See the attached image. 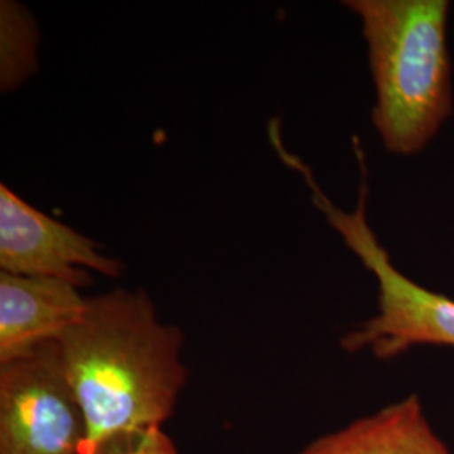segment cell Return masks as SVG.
Returning <instances> with one entry per match:
<instances>
[{
    "label": "cell",
    "instance_id": "cell-5",
    "mask_svg": "<svg viewBox=\"0 0 454 454\" xmlns=\"http://www.w3.org/2000/svg\"><path fill=\"white\" fill-rule=\"evenodd\" d=\"M0 270L9 275L56 278L82 288L93 283L90 271L118 278L125 264L0 184Z\"/></svg>",
    "mask_w": 454,
    "mask_h": 454
},
{
    "label": "cell",
    "instance_id": "cell-3",
    "mask_svg": "<svg viewBox=\"0 0 454 454\" xmlns=\"http://www.w3.org/2000/svg\"><path fill=\"white\" fill-rule=\"evenodd\" d=\"M268 138L283 163L307 182L315 207L340 234L347 247L377 278L379 313L360 325L357 330L345 335L341 339V347L348 352L367 348L380 360L399 357L418 345L454 347V300L424 288L395 270L389 253L379 243L367 221L371 189L365 152L360 138H352L354 153L360 167L357 206L352 212L337 207L322 191L311 167L285 146L279 121H271L268 125Z\"/></svg>",
    "mask_w": 454,
    "mask_h": 454
},
{
    "label": "cell",
    "instance_id": "cell-8",
    "mask_svg": "<svg viewBox=\"0 0 454 454\" xmlns=\"http://www.w3.org/2000/svg\"><path fill=\"white\" fill-rule=\"evenodd\" d=\"M37 26L14 0L0 2V88L14 91L37 69Z\"/></svg>",
    "mask_w": 454,
    "mask_h": 454
},
{
    "label": "cell",
    "instance_id": "cell-4",
    "mask_svg": "<svg viewBox=\"0 0 454 454\" xmlns=\"http://www.w3.org/2000/svg\"><path fill=\"white\" fill-rule=\"evenodd\" d=\"M86 441L58 341L0 365V454H82Z\"/></svg>",
    "mask_w": 454,
    "mask_h": 454
},
{
    "label": "cell",
    "instance_id": "cell-9",
    "mask_svg": "<svg viewBox=\"0 0 454 454\" xmlns=\"http://www.w3.org/2000/svg\"><path fill=\"white\" fill-rule=\"evenodd\" d=\"M88 454H179V451L162 427H146L114 434Z\"/></svg>",
    "mask_w": 454,
    "mask_h": 454
},
{
    "label": "cell",
    "instance_id": "cell-6",
    "mask_svg": "<svg viewBox=\"0 0 454 454\" xmlns=\"http://www.w3.org/2000/svg\"><path fill=\"white\" fill-rule=\"evenodd\" d=\"M86 309L88 298L73 283L0 271V365L58 340Z\"/></svg>",
    "mask_w": 454,
    "mask_h": 454
},
{
    "label": "cell",
    "instance_id": "cell-7",
    "mask_svg": "<svg viewBox=\"0 0 454 454\" xmlns=\"http://www.w3.org/2000/svg\"><path fill=\"white\" fill-rule=\"evenodd\" d=\"M296 454H453L434 434L411 395L337 433L317 439Z\"/></svg>",
    "mask_w": 454,
    "mask_h": 454
},
{
    "label": "cell",
    "instance_id": "cell-1",
    "mask_svg": "<svg viewBox=\"0 0 454 454\" xmlns=\"http://www.w3.org/2000/svg\"><path fill=\"white\" fill-rule=\"evenodd\" d=\"M67 380L88 424V454L120 433L160 427L187 380L184 333L160 322L145 290L88 298L82 320L58 339Z\"/></svg>",
    "mask_w": 454,
    "mask_h": 454
},
{
    "label": "cell",
    "instance_id": "cell-2",
    "mask_svg": "<svg viewBox=\"0 0 454 454\" xmlns=\"http://www.w3.org/2000/svg\"><path fill=\"white\" fill-rule=\"evenodd\" d=\"M362 19L377 101L372 123L390 153L414 155L453 114L448 0H347Z\"/></svg>",
    "mask_w": 454,
    "mask_h": 454
}]
</instances>
